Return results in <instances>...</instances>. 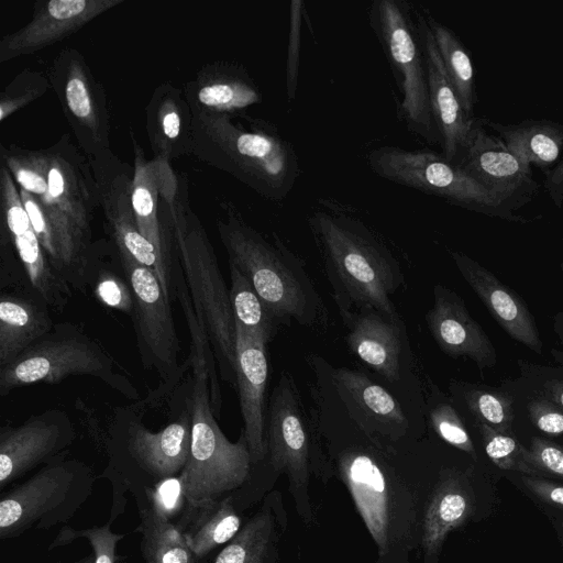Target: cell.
Wrapping results in <instances>:
<instances>
[{"label":"cell","instance_id":"cell-50","mask_svg":"<svg viewBox=\"0 0 563 563\" xmlns=\"http://www.w3.org/2000/svg\"><path fill=\"white\" fill-rule=\"evenodd\" d=\"M73 563H95V554L86 555Z\"/></svg>","mask_w":563,"mask_h":563},{"label":"cell","instance_id":"cell-24","mask_svg":"<svg viewBox=\"0 0 563 563\" xmlns=\"http://www.w3.org/2000/svg\"><path fill=\"white\" fill-rule=\"evenodd\" d=\"M236 329V389L240 399L243 431L253 466L266 457L265 394L269 377L267 344Z\"/></svg>","mask_w":563,"mask_h":563},{"label":"cell","instance_id":"cell-11","mask_svg":"<svg viewBox=\"0 0 563 563\" xmlns=\"http://www.w3.org/2000/svg\"><path fill=\"white\" fill-rule=\"evenodd\" d=\"M402 99L398 115L407 130L428 144H439L432 118L426 59L412 4L404 0H374L366 8Z\"/></svg>","mask_w":563,"mask_h":563},{"label":"cell","instance_id":"cell-33","mask_svg":"<svg viewBox=\"0 0 563 563\" xmlns=\"http://www.w3.org/2000/svg\"><path fill=\"white\" fill-rule=\"evenodd\" d=\"M241 522L234 496H229L209 507L186 508L177 525L191 552L202 559L232 540L242 528Z\"/></svg>","mask_w":563,"mask_h":563},{"label":"cell","instance_id":"cell-20","mask_svg":"<svg viewBox=\"0 0 563 563\" xmlns=\"http://www.w3.org/2000/svg\"><path fill=\"white\" fill-rule=\"evenodd\" d=\"M484 126L485 119L479 118L457 165L515 212L536 197L539 184L533 179L531 166Z\"/></svg>","mask_w":563,"mask_h":563},{"label":"cell","instance_id":"cell-13","mask_svg":"<svg viewBox=\"0 0 563 563\" xmlns=\"http://www.w3.org/2000/svg\"><path fill=\"white\" fill-rule=\"evenodd\" d=\"M366 162L373 173L397 185L488 217L527 222L460 165L449 162L437 152L383 145L371 150L366 154Z\"/></svg>","mask_w":563,"mask_h":563},{"label":"cell","instance_id":"cell-10","mask_svg":"<svg viewBox=\"0 0 563 563\" xmlns=\"http://www.w3.org/2000/svg\"><path fill=\"white\" fill-rule=\"evenodd\" d=\"M64 454L23 483L2 493L0 539L68 522L92 493L95 476L85 462Z\"/></svg>","mask_w":563,"mask_h":563},{"label":"cell","instance_id":"cell-30","mask_svg":"<svg viewBox=\"0 0 563 563\" xmlns=\"http://www.w3.org/2000/svg\"><path fill=\"white\" fill-rule=\"evenodd\" d=\"M461 476L442 472L421 521V545L426 561H433L448 534L463 525L472 512V500Z\"/></svg>","mask_w":563,"mask_h":563},{"label":"cell","instance_id":"cell-43","mask_svg":"<svg viewBox=\"0 0 563 563\" xmlns=\"http://www.w3.org/2000/svg\"><path fill=\"white\" fill-rule=\"evenodd\" d=\"M153 507L170 521L178 511L186 510L187 500L178 476L167 478L152 488H140ZM132 492V490H131ZM174 522V521H173Z\"/></svg>","mask_w":563,"mask_h":563},{"label":"cell","instance_id":"cell-45","mask_svg":"<svg viewBox=\"0 0 563 563\" xmlns=\"http://www.w3.org/2000/svg\"><path fill=\"white\" fill-rule=\"evenodd\" d=\"M98 277L97 295L108 306L131 312L133 309V299L131 288H129L115 276L108 272H101Z\"/></svg>","mask_w":563,"mask_h":563},{"label":"cell","instance_id":"cell-34","mask_svg":"<svg viewBox=\"0 0 563 563\" xmlns=\"http://www.w3.org/2000/svg\"><path fill=\"white\" fill-rule=\"evenodd\" d=\"M423 14L459 100L464 111L474 118L475 70L470 53L460 37L449 26L439 22L426 8H423Z\"/></svg>","mask_w":563,"mask_h":563},{"label":"cell","instance_id":"cell-3","mask_svg":"<svg viewBox=\"0 0 563 563\" xmlns=\"http://www.w3.org/2000/svg\"><path fill=\"white\" fill-rule=\"evenodd\" d=\"M307 222L343 323L366 310L398 317L393 297L405 275L380 236L330 199L314 203Z\"/></svg>","mask_w":563,"mask_h":563},{"label":"cell","instance_id":"cell-14","mask_svg":"<svg viewBox=\"0 0 563 563\" xmlns=\"http://www.w3.org/2000/svg\"><path fill=\"white\" fill-rule=\"evenodd\" d=\"M118 255L132 292V320L140 358L144 368L159 375L163 384L156 391L162 396L186 368L179 365L180 344L170 300L153 269L137 263L125 251L118 250Z\"/></svg>","mask_w":563,"mask_h":563},{"label":"cell","instance_id":"cell-22","mask_svg":"<svg viewBox=\"0 0 563 563\" xmlns=\"http://www.w3.org/2000/svg\"><path fill=\"white\" fill-rule=\"evenodd\" d=\"M123 0H49L34 4L31 20L0 40V62L30 55L70 36Z\"/></svg>","mask_w":563,"mask_h":563},{"label":"cell","instance_id":"cell-15","mask_svg":"<svg viewBox=\"0 0 563 563\" xmlns=\"http://www.w3.org/2000/svg\"><path fill=\"white\" fill-rule=\"evenodd\" d=\"M46 73L79 148L88 158L110 151L108 97L84 55L74 47H65Z\"/></svg>","mask_w":563,"mask_h":563},{"label":"cell","instance_id":"cell-4","mask_svg":"<svg viewBox=\"0 0 563 563\" xmlns=\"http://www.w3.org/2000/svg\"><path fill=\"white\" fill-rule=\"evenodd\" d=\"M161 198L172 225L178 257L199 324L208 338L219 376L236 387V329L230 290L205 227L190 208L188 184L166 164Z\"/></svg>","mask_w":563,"mask_h":563},{"label":"cell","instance_id":"cell-32","mask_svg":"<svg viewBox=\"0 0 563 563\" xmlns=\"http://www.w3.org/2000/svg\"><path fill=\"white\" fill-rule=\"evenodd\" d=\"M140 516L136 532L142 536L141 551L145 563H195L183 531L176 522L159 514L142 489L132 490Z\"/></svg>","mask_w":563,"mask_h":563},{"label":"cell","instance_id":"cell-46","mask_svg":"<svg viewBox=\"0 0 563 563\" xmlns=\"http://www.w3.org/2000/svg\"><path fill=\"white\" fill-rule=\"evenodd\" d=\"M529 413L533 424L547 434L563 433V412L542 401H532Z\"/></svg>","mask_w":563,"mask_h":563},{"label":"cell","instance_id":"cell-16","mask_svg":"<svg viewBox=\"0 0 563 563\" xmlns=\"http://www.w3.org/2000/svg\"><path fill=\"white\" fill-rule=\"evenodd\" d=\"M345 327L347 349L364 365L408 401L423 402L413 373L407 330L400 316L390 318L375 310H366L354 314Z\"/></svg>","mask_w":563,"mask_h":563},{"label":"cell","instance_id":"cell-36","mask_svg":"<svg viewBox=\"0 0 563 563\" xmlns=\"http://www.w3.org/2000/svg\"><path fill=\"white\" fill-rule=\"evenodd\" d=\"M230 299L235 324L247 334L268 344L276 335L279 322L260 298L250 280L231 263Z\"/></svg>","mask_w":563,"mask_h":563},{"label":"cell","instance_id":"cell-27","mask_svg":"<svg viewBox=\"0 0 563 563\" xmlns=\"http://www.w3.org/2000/svg\"><path fill=\"white\" fill-rule=\"evenodd\" d=\"M192 121L184 89L170 82L158 85L145 108V129L153 157L170 163L192 155Z\"/></svg>","mask_w":563,"mask_h":563},{"label":"cell","instance_id":"cell-21","mask_svg":"<svg viewBox=\"0 0 563 563\" xmlns=\"http://www.w3.org/2000/svg\"><path fill=\"white\" fill-rule=\"evenodd\" d=\"M89 161L97 181L107 231L117 249L125 251L137 263L153 269L159 279L158 254L141 233L133 211V167L119 159L111 150Z\"/></svg>","mask_w":563,"mask_h":563},{"label":"cell","instance_id":"cell-19","mask_svg":"<svg viewBox=\"0 0 563 563\" xmlns=\"http://www.w3.org/2000/svg\"><path fill=\"white\" fill-rule=\"evenodd\" d=\"M75 439L71 419L58 408L32 415L18 426L3 424L0 428V488L67 454Z\"/></svg>","mask_w":563,"mask_h":563},{"label":"cell","instance_id":"cell-38","mask_svg":"<svg viewBox=\"0 0 563 563\" xmlns=\"http://www.w3.org/2000/svg\"><path fill=\"white\" fill-rule=\"evenodd\" d=\"M485 452L490 461L501 470L517 471L525 475H537L527 461V450L510 434L500 432L477 421Z\"/></svg>","mask_w":563,"mask_h":563},{"label":"cell","instance_id":"cell-1","mask_svg":"<svg viewBox=\"0 0 563 563\" xmlns=\"http://www.w3.org/2000/svg\"><path fill=\"white\" fill-rule=\"evenodd\" d=\"M313 376L310 413L331 471L346 486L375 541L379 563H401L417 533L418 505L405 474L409 449L366 429L349 410L328 372V361L309 354Z\"/></svg>","mask_w":563,"mask_h":563},{"label":"cell","instance_id":"cell-8","mask_svg":"<svg viewBox=\"0 0 563 563\" xmlns=\"http://www.w3.org/2000/svg\"><path fill=\"white\" fill-rule=\"evenodd\" d=\"M142 402L117 411L108 442L109 465L103 473L119 477L129 490L152 488L178 476L190 453L191 399L177 419L154 432L143 423Z\"/></svg>","mask_w":563,"mask_h":563},{"label":"cell","instance_id":"cell-44","mask_svg":"<svg viewBox=\"0 0 563 563\" xmlns=\"http://www.w3.org/2000/svg\"><path fill=\"white\" fill-rule=\"evenodd\" d=\"M527 461L538 474L563 478V446L540 438H533L527 450Z\"/></svg>","mask_w":563,"mask_h":563},{"label":"cell","instance_id":"cell-51","mask_svg":"<svg viewBox=\"0 0 563 563\" xmlns=\"http://www.w3.org/2000/svg\"><path fill=\"white\" fill-rule=\"evenodd\" d=\"M562 529H563V522H562Z\"/></svg>","mask_w":563,"mask_h":563},{"label":"cell","instance_id":"cell-41","mask_svg":"<svg viewBox=\"0 0 563 563\" xmlns=\"http://www.w3.org/2000/svg\"><path fill=\"white\" fill-rule=\"evenodd\" d=\"M110 527V522L79 530L64 527L49 544L48 551L67 545L77 539H86L93 550L95 563H115L117 545L124 534L112 532Z\"/></svg>","mask_w":563,"mask_h":563},{"label":"cell","instance_id":"cell-42","mask_svg":"<svg viewBox=\"0 0 563 563\" xmlns=\"http://www.w3.org/2000/svg\"><path fill=\"white\" fill-rule=\"evenodd\" d=\"M305 3L300 0L290 2L289 12V33L286 59V93L288 100L296 96L298 86L300 49H301V30Z\"/></svg>","mask_w":563,"mask_h":563},{"label":"cell","instance_id":"cell-31","mask_svg":"<svg viewBox=\"0 0 563 563\" xmlns=\"http://www.w3.org/2000/svg\"><path fill=\"white\" fill-rule=\"evenodd\" d=\"M485 126L498 134L504 144L523 163L549 170L563 155V123L528 119L504 124L485 119Z\"/></svg>","mask_w":563,"mask_h":563},{"label":"cell","instance_id":"cell-25","mask_svg":"<svg viewBox=\"0 0 563 563\" xmlns=\"http://www.w3.org/2000/svg\"><path fill=\"white\" fill-rule=\"evenodd\" d=\"M192 114L234 115L263 100L260 86L247 69L234 62L217 60L202 66L185 84Z\"/></svg>","mask_w":563,"mask_h":563},{"label":"cell","instance_id":"cell-17","mask_svg":"<svg viewBox=\"0 0 563 563\" xmlns=\"http://www.w3.org/2000/svg\"><path fill=\"white\" fill-rule=\"evenodd\" d=\"M334 388L352 415L369 431L396 446L410 449L419 437L421 410L366 373L328 362Z\"/></svg>","mask_w":563,"mask_h":563},{"label":"cell","instance_id":"cell-5","mask_svg":"<svg viewBox=\"0 0 563 563\" xmlns=\"http://www.w3.org/2000/svg\"><path fill=\"white\" fill-rule=\"evenodd\" d=\"M221 208L217 230L229 263L250 280L279 324L322 325L325 306L303 260L276 233L268 240L250 225L233 205L222 203Z\"/></svg>","mask_w":563,"mask_h":563},{"label":"cell","instance_id":"cell-39","mask_svg":"<svg viewBox=\"0 0 563 563\" xmlns=\"http://www.w3.org/2000/svg\"><path fill=\"white\" fill-rule=\"evenodd\" d=\"M51 87L47 73L25 68L0 93V121L42 97Z\"/></svg>","mask_w":563,"mask_h":563},{"label":"cell","instance_id":"cell-12","mask_svg":"<svg viewBox=\"0 0 563 563\" xmlns=\"http://www.w3.org/2000/svg\"><path fill=\"white\" fill-rule=\"evenodd\" d=\"M265 445L268 464L287 475L290 489L301 504L305 516L309 499L307 488L312 475L331 473L327 455L307 410L296 380L283 371L266 411Z\"/></svg>","mask_w":563,"mask_h":563},{"label":"cell","instance_id":"cell-2","mask_svg":"<svg viewBox=\"0 0 563 563\" xmlns=\"http://www.w3.org/2000/svg\"><path fill=\"white\" fill-rule=\"evenodd\" d=\"M0 157L43 211L55 238L62 276L71 288L87 294L97 278L99 245L91 241V222L100 207L88 156L65 134L42 150L2 144Z\"/></svg>","mask_w":563,"mask_h":563},{"label":"cell","instance_id":"cell-23","mask_svg":"<svg viewBox=\"0 0 563 563\" xmlns=\"http://www.w3.org/2000/svg\"><path fill=\"white\" fill-rule=\"evenodd\" d=\"M412 9L426 59L430 107L439 144L444 158L459 164L479 118H472L464 111L446 75L433 35L427 24L423 8L412 5Z\"/></svg>","mask_w":563,"mask_h":563},{"label":"cell","instance_id":"cell-48","mask_svg":"<svg viewBox=\"0 0 563 563\" xmlns=\"http://www.w3.org/2000/svg\"><path fill=\"white\" fill-rule=\"evenodd\" d=\"M543 186L553 205L561 208L563 206V155L544 173Z\"/></svg>","mask_w":563,"mask_h":563},{"label":"cell","instance_id":"cell-40","mask_svg":"<svg viewBox=\"0 0 563 563\" xmlns=\"http://www.w3.org/2000/svg\"><path fill=\"white\" fill-rule=\"evenodd\" d=\"M461 396L467 409L479 422L500 432H510L514 408L508 397L481 389L463 390Z\"/></svg>","mask_w":563,"mask_h":563},{"label":"cell","instance_id":"cell-52","mask_svg":"<svg viewBox=\"0 0 563 563\" xmlns=\"http://www.w3.org/2000/svg\"><path fill=\"white\" fill-rule=\"evenodd\" d=\"M41 563H45V562H41Z\"/></svg>","mask_w":563,"mask_h":563},{"label":"cell","instance_id":"cell-18","mask_svg":"<svg viewBox=\"0 0 563 563\" xmlns=\"http://www.w3.org/2000/svg\"><path fill=\"white\" fill-rule=\"evenodd\" d=\"M0 234L10 238L29 284L56 313L71 298V287L54 268L41 245L9 169L0 165Z\"/></svg>","mask_w":563,"mask_h":563},{"label":"cell","instance_id":"cell-26","mask_svg":"<svg viewBox=\"0 0 563 563\" xmlns=\"http://www.w3.org/2000/svg\"><path fill=\"white\" fill-rule=\"evenodd\" d=\"M426 323L434 342L452 357H467L478 366H493L496 353L488 336L471 317L463 300L443 285L433 287V303Z\"/></svg>","mask_w":563,"mask_h":563},{"label":"cell","instance_id":"cell-35","mask_svg":"<svg viewBox=\"0 0 563 563\" xmlns=\"http://www.w3.org/2000/svg\"><path fill=\"white\" fill-rule=\"evenodd\" d=\"M275 541V519L267 503L222 548L212 563H268Z\"/></svg>","mask_w":563,"mask_h":563},{"label":"cell","instance_id":"cell-28","mask_svg":"<svg viewBox=\"0 0 563 563\" xmlns=\"http://www.w3.org/2000/svg\"><path fill=\"white\" fill-rule=\"evenodd\" d=\"M452 260L490 311L499 325L516 341L540 353L542 343L534 321L519 297L490 272L461 252H451Z\"/></svg>","mask_w":563,"mask_h":563},{"label":"cell","instance_id":"cell-6","mask_svg":"<svg viewBox=\"0 0 563 563\" xmlns=\"http://www.w3.org/2000/svg\"><path fill=\"white\" fill-rule=\"evenodd\" d=\"M192 117L194 156L268 200L289 195L300 175L299 159L276 125L244 112Z\"/></svg>","mask_w":563,"mask_h":563},{"label":"cell","instance_id":"cell-9","mask_svg":"<svg viewBox=\"0 0 563 563\" xmlns=\"http://www.w3.org/2000/svg\"><path fill=\"white\" fill-rule=\"evenodd\" d=\"M92 376L129 399H137L135 386L118 372L111 354L71 322L54 323L14 361L0 367V396L38 383L56 384L69 376Z\"/></svg>","mask_w":563,"mask_h":563},{"label":"cell","instance_id":"cell-37","mask_svg":"<svg viewBox=\"0 0 563 563\" xmlns=\"http://www.w3.org/2000/svg\"><path fill=\"white\" fill-rule=\"evenodd\" d=\"M423 402L426 420L431 431L445 443L475 457L473 441L461 416L430 379Z\"/></svg>","mask_w":563,"mask_h":563},{"label":"cell","instance_id":"cell-49","mask_svg":"<svg viewBox=\"0 0 563 563\" xmlns=\"http://www.w3.org/2000/svg\"><path fill=\"white\" fill-rule=\"evenodd\" d=\"M550 394L552 398L563 407V384H553L550 387Z\"/></svg>","mask_w":563,"mask_h":563},{"label":"cell","instance_id":"cell-29","mask_svg":"<svg viewBox=\"0 0 563 563\" xmlns=\"http://www.w3.org/2000/svg\"><path fill=\"white\" fill-rule=\"evenodd\" d=\"M46 301L30 284L0 292V367L14 361L54 327Z\"/></svg>","mask_w":563,"mask_h":563},{"label":"cell","instance_id":"cell-47","mask_svg":"<svg viewBox=\"0 0 563 563\" xmlns=\"http://www.w3.org/2000/svg\"><path fill=\"white\" fill-rule=\"evenodd\" d=\"M521 479L539 499L563 509V485L529 475L522 476Z\"/></svg>","mask_w":563,"mask_h":563},{"label":"cell","instance_id":"cell-7","mask_svg":"<svg viewBox=\"0 0 563 563\" xmlns=\"http://www.w3.org/2000/svg\"><path fill=\"white\" fill-rule=\"evenodd\" d=\"M192 367L191 443L188 461L179 474L187 509L212 506L234 496L251 477L253 464L243 429L231 442L212 410L207 365Z\"/></svg>","mask_w":563,"mask_h":563}]
</instances>
